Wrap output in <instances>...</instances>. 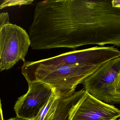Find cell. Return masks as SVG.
Wrapping results in <instances>:
<instances>
[{
    "mask_svg": "<svg viewBox=\"0 0 120 120\" xmlns=\"http://www.w3.org/2000/svg\"><path fill=\"white\" fill-rule=\"evenodd\" d=\"M27 120L26 119H23L21 118H19V117H15V118H11L7 120Z\"/></svg>",
    "mask_w": 120,
    "mask_h": 120,
    "instance_id": "7c38bea8",
    "label": "cell"
},
{
    "mask_svg": "<svg viewBox=\"0 0 120 120\" xmlns=\"http://www.w3.org/2000/svg\"><path fill=\"white\" fill-rule=\"evenodd\" d=\"M0 28L10 23L9 15L8 12H3L0 14Z\"/></svg>",
    "mask_w": 120,
    "mask_h": 120,
    "instance_id": "30bf717a",
    "label": "cell"
},
{
    "mask_svg": "<svg viewBox=\"0 0 120 120\" xmlns=\"http://www.w3.org/2000/svg\"><path fill=\"white\" fill-rule=\"evenodd\" d=\"M0 107V115H1V116H0V120H4L3 119V112L2 110V107Z\"/></svg>",
    "mask_w": 120,
    "mask_h": 120,
    "instance_id": "4fadbf2b",
    "label": "cell"
},
{
    "mask_svg": "<svg viewBox=\"0 0 120 120\" xmlns=\"http://www.w3.org/2000/svg\"><path fill=\"white\" fill-rule=\"evenodd\" d=\"M26 94L19 98L14 106L17 117L33 120L47 102L55 90L41 82L29 83Z\"/></svg>",
    "mask_w": 120,
    "mask_h": 120,
    "instance_id": "277c9868",
    "label": "cell"
},
{
    "mask_svg": "<svg viewBox=\"0 0 120 120\" xmlns=\"http://www.w3.org/2000/svg\"><path fill=\"white\" fill-rule=\"evenodd\" d=\"M119 118L120 109L98 99L86 90L71 120H116Z\"/></svg>",
    "mask_w": 120,
    "mask_h": 120,
    "instance_id": "5b68a950",
    "label": "cell"
},
{
    "mask_svg": "<svg viewBox=\"0 0 120 120\" xmlns=\"http://www.w3.org/2000/svg\"><path fill=\"white\" fill-rule=\"evenodd\" d=\"M113 86L115 94L120 99V72L114 80Z\"/></svg>",
    "mask_w": 120,
    "mask_h": 120,
    "instance_id": "9c48e42d",
    "label": "cell"
},
{
    "mask_svg": "<svg viewBox=\"0 0 120 120\" xmlns=\"http://www.w3.org/2000/svg\"><path fill=\"white\" fill-rule=\"evenodd\" d=\"M120 120V118H119V119H118V120Z\"/></svg>",
    "mask_w": 120,
    "mask_h": 120,
    "instance_id": "5bb4252c",
    "label": "cell"
},
{
    "mask_svg": "<svg viewBox=\"0 0 120 120\" xmlns=\"http://www.w3.org/2000/svg\"><path fill=\"white\" fill-rule=\"evenodd\" d=\"M112 4L113 7L120 8V0H112Z\"/></svg>",
    "mask_w": 120,
    "mask_h": 120,
    "instance_id": "8fae6325",
    "label": "cell"
},
{
    "mask_svg": "<svg viewBox=\"0 0 120 120\" xmlns=\"http://www.w3.org/2000/svg\"><path fill=\"white\" fill-rule=\"evenodd\" d=\"M120 72V57L100 66L83 83L85 90L98 99L109 104H120L113 84Z\"/></svg>",
    "mask_w": 120,
    "mask_h": 120,
    "instance_id": "3957f363",
    "label": "cell"
},
{
    "mask_svg": "<svg viewBox=\"0 0 120 120\" xmlns=\"http://www.w3.org/2000/svg\"><path fill=\"white\" fill-rule=\"evenodd\" d=\"M31 45L28 34L23 28L10 23L0 28V71L12 68L25 57Z\"/></svg>",
    "mask_w": 120,
    "mask_h": 120,
    "instance_id": "7a4b0ae2",
    "label": "cell"
},
{
    "mask_svg": "<svg viewBox=\"0 0 120 120\" xmlns=\"http://www.w3.org/2000/svg\"><path fill=\"white\" fill-rule=\"evenodd\" d=\"M33 0H5L0 5V9L11 6L31 4Z\"/></svg>",
    "mask_w": 120,
    "mask_h": 120,
    "instance_id": "ba28073f",
    "label": "cell"
},
{
    "mask_svg": "<svg viewBox=\"0 0 120 120\" xmlns=\"http://www.w3.org/2000/svg\"><path fill=\"white\" fill-rule=\"evenodd\" d=\"M88 61L85 50H74L36 61H25L22 73L28 84L43 83L54 89L60 98H67L100 66H88Z\"/></svg>",
    "mask_w": 120,
    "mask_h": 120,
    "instance_id": "6da1fadb",
    "label": "cell"
},
{
    "mask_svg": "<svg viewBox=\"0 0 120 120\" xmlns=\"http://www.w3.org/2000/svg\"><path fill=\"white\" fill-rule=\"evenodd\" d=\"M82 90L67 98L58 97L53 102L43 120H71L77 106L85 94Z\"/></svg>",
    "mask_w": 120,
    "mask_h": 120,
    "instance_id": "8992f818",
    "label": "cell"
},
{
    "mask_svg": "<svg viewBox=\"0 0 120 120\" xmlns=\"http://www.w3.org/2000/svg\"><path fill=\"white\" fill-rule=\"evenodd\" d=\"M58 97H60L59 95L58 94L56 93L54 90L49 100L43 106L33 120H43L52 104L55 99Z\"/></svg>",
    "mask_w": 120,
    "mask_h": 120,
    "instance_id": "52a82bcc",
    "label": "cell"
}]
</instances>
